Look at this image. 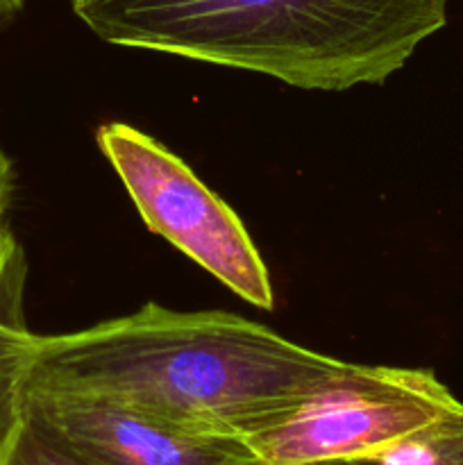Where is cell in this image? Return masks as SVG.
<instances>
[{"label":"cell","instance_id":"6da1fadb","mask_svg":"<svg viewBox=\"0 0 463 465\" xmlns=\"http://www.w3.org/2000/svg\"><path fill=\"white\" fill-rule=\"evenodd\" d=\"M340 363L236 313L148 302L80 331L34 334L23 381L245 440L281 420Z\"/></svg>","mask_w":463,"mask_h":465},{"label":"cell","instance_id":"7a4b0ae2","mask_svg":"<svg viewBox=\"0 0 463 465\" xmlns=\"http://www.w3.org/2000/svg\"><path fill=\"white\" fill-rule=\"evenodd\" d=\"M448 12L449 0H98L77 16L112 45L348 91L389 80Z\"/></svg>","mask_w":463,"mask_h":465},{"label":"cell","instance_id":"3957f363","mask_svg":"<svg viewBox=\"0 0 463 465\" xmlns=\"http://www.w3.org/2000/svg\"><path fill=\"white\" fill-rule=\"evenodd\" d=\"M463 407L427 368L340 363L281 420L245 439L259 465L377 459Z\"/></svg>","mask_w":463,"mask_h":465},{"label":"cell","instance_id":"277c9868","mask_svg":"<svg viewBox=\"0 0 463 465\" xmlns=\"http://www.w3.org/2000/svg\"><path fill=\"white\" fill-rule=\"evenodd\" d=\"M95 143L130 193L150 232L257 309L275 304L271 275L230 204L166 145L127 123H104Z\"/></svg>","mask_w":463,"mask_h":465},{"label":"cell","instance_id":"5b68a950","mask_svg":"<svg viewBox=\"0 0 463 465\" xmlns=\"http://www.w3.org/2000/svg\"><path fill=\"white\" fill-rule=\"evenodd\" d=\"M18 400L98 465H259L245 440L191 430L113 400L25 381Z\"/></svg>","mask_w":463,"mask_h":465},{"label":"cell","instance_id":"8992f818","mask_svg":"<svg viewBox=\"0 0 463 465\" xmlns=\"http://www.w3.org/2000/svg\"><path fill=\"white\" fill-rule=\"evenodd\" d=\"M25 252L16 243L0 257V436L18 409L34 331L25 322Z\"/></svg>","mask_w":463,"mask_h":465},{"label":"cell","instance_id":"52a82bcc","mask_svg":"<svg viewBox=\"0 0 463 465\" xmlns=\"http://www.w3.org/2000/svg\"><path fill=\"white\" fill-rule=\"evenodd\" d=\"M0 465H98L82 457L18 400L14 420L0 436Z\"/></svg>","mask_w":463,"mask_h":465},{"label":"cell","instance_id":"ba28073f","mask_svg":"<svg viewBox=\"0 0 463 465\" xmlns=\"http://www.w3.org/2000/svg\"><path fill=\"white\" fill-rule=\"evenodd\" d=\"M379 465H463V407L404 436L377 457Z\"/></svg>","mask_w":463,"mask_h":465},{"label":"cell","instance_id":"9c48e42d","mask_svg":"<svg viewBox=\"0 0 463 465\" xmlns=\"http://www.w3.org/2000/svg\"><path fill=\"white\" fill-rule=\"evenodd\" d=\"M14 195V166L12 159L0 148V257L16 243V236L7 227V212Z\"/></svg>","mask_w":463,"mask_h":465},{"label":"cell","instance_id":"30bf717a","mask_svg":"<svg viewBox=\"0 0 463 465\" xmlns=\"http://www.w3.org/2000/svg\"><path fill=\"white\" fill-rule=\"evenodd\" d=\"M25 0H0V27L9 25L21 14Z\"/></svg>","mask_w":463,"mask_h":465},{"label":"cell","instance_id":"8fae6325","mask_svg":"<svg viewBox=\"0 0 463 465\" xmlns=\"http://www.w3.org/2000/svg\"><path fill=\"white\" fill-rule=\"evenodd\" d=\"M291 465H379L377 459H331V461H307Z\"/></svg>","mask_w":463,"mask_h":465},{"label":"cell","instance_id":"7c38bea8","mask_svg":"<svg viewBox=\"0 0 463 465\" xmlns=\"http://www.w3.org/2000/svg\"><path fill=\"white\" fill-rule=\"evenodd\" d=\"M94 3H98V0H71V7H73V12H82V9L84 7H89V5H94Z\"/></svg>","mask_w":463,"mask_h":465}]
</instances>
